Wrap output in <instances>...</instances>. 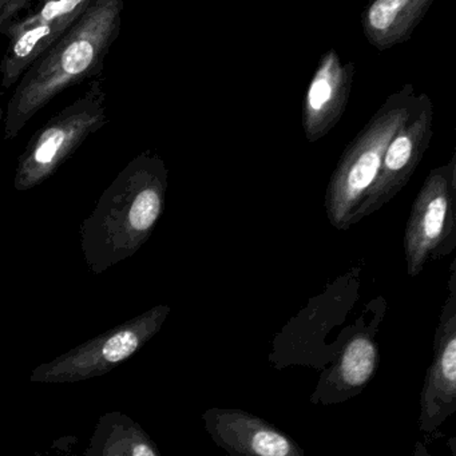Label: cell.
Wrapping results in <instances>:
<instances>
[{
	"label": "cell",
	"instance_id": "9a60e30c",
	"mask_svg": "<svg viewBox=\"0 0 456 456\" xmlns=\"http://www.w3.org/2000/svg\"><path fill=\"white\" fill-rule=\"evenodd\" d=\"M85 456H162L156 442L134 419L119 411L103 413Z\"/></svg>",
	"mask_w": 456,
	"mask_h": 456
},
{
	"label": "cell",
	"instance_id": "3957f363",
	"mask_svg": "<svg viewBox=\"0 0 456 456\" xmlns=\"http://www.w3.org/2000/svg\"><path fill=\"white\" fill-rule=\"evenodd\" d=\"M413 85H404L387 97L359 134L348 143L325 191L328 221L338 231L356 225L357 213L378 180L387 148L415 108Z\"/></svg>",
	"mask_w": 456,
	"mask_h": 456
},
{
	"label": "cell",
	"instance_id": "8fae6325",
	"mask_svg": "<svg viewBox=\"0 0 456 456\" xmlns=\"http://www.w3.org/2000/svg\"><path fill=\"white\" fill-rule=\"evenodd\" d=\"M447 298L434 336V357L420 394L419 427L427 436L456 412V258L450 265Z\"/></svg>",
	"mask_w": 456,
	"mask_h": 456
},
{
	"label": "cell",
	"instance_id": "52a82bcc",
	"mask_svg": "<svg viewBox=\"0 0 456 456\" xmlns=\"http://www.w3.org/2000/svg\"><path fill=\"white\" fill-rule=\"evenodd\" d=\"M456 248V151L427 175L411 208L403 236L407 273L418 277L429 261Z\"/></svg>",
	"mask_w": 456,
	"mask_h": 456
},
{
	"label": "cell",
	"instance_id": "ba28073f",
	"mask_svg": "<svg viewBox=\"0 0 456 456\" xmlns=\"http://www.w3.org/2000/svg\"><path fill=\"white\" fill-rule=\"evenodd\" d=\"M387 314V301L378 296L368 301L330 365L322 370L316 388L309 396L314 405H335L359 396L380 364L378 333Z\"/></svg>",
	"mask_w": 456,
	"mask_h": 456
},
{
	"label": "cell",
	"instance_id": "9c48e42d",
	"mask_svg": "<svg viewBox=\"0 0 456 456\" xmlns=\"http://www.w3.org/2000/svg\"><path fill=\"white\" fill-rule=\"evenodd\" d=\"M92 2H34L30 10L15 20L2 34L10 41L0 61V85L4 89L17 86L23 74L73 28Z\"/></svg>",
	"mask_w": 456,
	"mask_h": 456
},
{
	"label": "cell",
	"instance_id": "5bb4252c",
	"mask_svg": "<svg viewBox=\"0 0 456 456\" xmlns=\"http://www.w3.org/2000/svg\"><path fill=\"white\" fill-rule=\"evenodd\" d=\"M434 0H376L362 12V33L368 44L387 52L412 38Z\"/></svg>",
	"mask_w": 456,
	"mask_h": 456
},
{
	"label": "cell",
	"instance_id": "5b68a950",
	"mask_svg": "<svg viewBox=\"0 0 456 456\" xmlns=\"http://www.w3.org/2000/svg\"><path fill=\"white\" fill-rule=\"evenodd\" d=\"M103 78L90 82L86 92L49 119L28 141L18 159L14 186L28 191L53 177L85 141L109 122Z\"/></svg>",
	"mask_w": 456,
	"mask_h": 456
},
{
	"label": "cell",
	"instance_id": "ac0fdd59",
	"mask_svg": "<svg viewBox=\"0 0 456 456\" xmlns=\"http://www.w3.org/2000/svg\"><path fill=\"white\" fill-rule=\"evenodd\" d=\"M70 456H76V455H70Z\"/></svg>",
	"mask_w": 456,
	"mask_h": 456
},
{
	"label": "cell",
	"instance_id": "4fadbf2b",
	"mask_svg": "<svg viewBox=\"0 0 456 456\" xmlns=\"http://www.w3.org/2000/svg\"><path fill=\"white\" fill-rule=\"evenodd\" d=\"M354 74V63H344L335 49L320 58L303 101L301 121L308 142L322 140L340 122L351 98Z\"/></svg>",
	"mask_w": 456,
	"mask_h": 456
},
{
	"label": "cell",
	"instance_id": "277c9868",
	"mask_svg": "<svg viewBox=\"0 0 456 456\" xmlns=\"http://www.w3.org/2000/svg\"><path fill=\"white\" fill-rule=\"evenodd\" d=\"M362 273V266H354L336 277L273 336L268 362L274 370L297 365L322 370L332 362L338 349L328 338L344 325L360 300Z\"/></svg>",
	"mask_w": 456,
	"mask_h": 456
},
{
	"label": "cell",
	"instance_id": "30bf717a",
	"mask_svg": "<svg viewBox=\"0 0 456 456\" xmlns=\"http://www.w3.org/2000/svg\"><path fill=\"white\" fill-rule=\"evenodd\" d=\"M434 135V105L426 93L418 94L407 122L392 138L381 162L378 180L357 213V223L380 210L407 186L423 161Z\"/></svg>",
	"mask_w": 456,
	"mask_h": 456
},
{
	"label": "cell",
	"instance_id": "6da1fadb",
	"mask_svg": "<svg viewBox=\"0 0 456 456\" xmlns=\"http://www.w3.org/2000/svg\"><path fill=\"white\" fill-rule=\"evenodd\" d=\"M167 185V164L151 151L135 156L111 181L79 228L93 273L133 257L149 241L164 213Z\"/></svg>",
	"mask_w": 456,
	"mask_h": 456
},
{
	"label": "cell",
	"instance_id": "7c38bea8",
	"mask_svg": "<svg viewBox=\"0 0 456 456\" xmlns=\"http://www.w3.org/2000/svg\"><path fill=\"white\" fill-rule=\"evenodd\" d=\"M201 418L210 439L228 456H306L287 432L248 411L213 407Z\"/></svg>",
	"mask_w": 456,
	"mask_h": 456
},
{
	"label": "cell",
	"instance_id": "7a4b0ae2",
	"mask_svg": "<svg viewBox=\"0 0 456 456\" xmlns=\"http://www.w3.org/2000/svg\"><path fill=\"white\" fill-rule=\"evenodd\" d=\"M124 9V0H93L73 28L23 74L7 105L4 140H15L69 87L102 73L106 57L121 34Z\"/></svg>",
	"mask_w": 456,
	"mask_h": 456
},
{
	"label": "cell",
	"instance_id": "8992f818",
	"mask_svg": "<svg viewBox=\"0 0 456 456\" xmlns=\"http://www.w3.org/2000/svg\"><path fill=\"white\" fill-rule=\"evenodd\" d=\"M172 308L156 305L102 335L38 365L30 381L44 384H69L92 380L118 367L143 348L167 322Z\"/></svg>",
	"mask_w": 456,
	"mask_h": 456
},
{
	"label": "cell",
	"instance_id": "e0dca14e",
	"mask_svg": "<svg viewBox=\"0 0 456 456\" xmlns=\"http://www.w3.org/2000/svg\"><path fill=\"white\" fill-rule=\"evenodd\" d=\"M7 0H0V14L4 12V7H6Z\"/></svg>",
	"mask_w": 456,
	"mask_h": 456
},
{
	"label": "cell",
	"instance_id": "2e32d148",
	"mask_svg": "<svg viewBox=\"0 0 456 456\" xmlns=\"http://www.w3.org/2000/svg\"><path fill=\"white\" fill-rule=\"evenodd\" d=\"M412 456H432L429 453L428 448L424 443L416 442L415 448H413Z\"/></svg>",
	"mask_w": 456,
	"mask_h": 456
}]
</instances>
